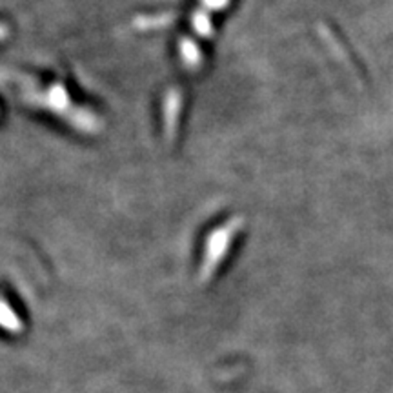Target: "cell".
Wrapping results in <instances>:
<instances>
[{
  "label": "cell",
  "mask_w": 393,
  "mask_h": 393,
  "mask_svg": "<svg viewBox=\"0 0 393 393\" xmlns=\"http://www.w3.org/2000/svg\"><path fill=\"white\" fill-rule=\"evenodd\" d=\"M2 81L24 104L33 106L44 113L60 118L68 126L81 133H97L102 127L99 115H95L86 106L77 104V100L68 91V88L59 82H44L32 75H22L18 71H9L2 75Z\"/></svg>",
  "instance_id": "obj_1"
}]
</instances>
